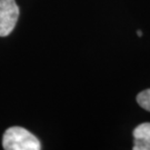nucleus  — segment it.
<instances>
[{
	"label": "nucleus",
	"mask_w": 150,
	"mask_h": 150,
	"mask_svg": "<svg viewBox=\"0 0 150 150\" xmlns=\"http://www.w3.org/2000/svg\"><path fill=\"white\" fill-rule=\"evenodd\" d=\"M137 35H138L139 37H141V36H142V32L140 31V30H138V31H137Z\"/></svg>",
	"instance_id": "obj_5"
},
{
	"label": "nucleus",
	"mask_w": 150,
	"mask_h": 150,
	"mask_svg": "<svg viewBox=\"0 0 150 150\" xmlns=\"http://www.w3.org/2000/svg\"><path fill=\"white\" fill-rule=\"evenodd\" d=\"M137 102L141 108H144L147 111H150V89L141 91L137 96Z\"/></svg>",
	"instance_id": "obj_4"
},
{
	"label": "nucleus",
	"mask_w": 150,
	"mask_h": 150,
	"mask_svg": "<svg viewBox=\"0 0 150 150\" xmlns=\"http://www.w3.org/2000/svg\"><path fill=\"white\" fill-rule=\"evenodd\" d=\"M19 7L15 0H0V37H7L15 29Z\"/></svg>",
	"instance_id": "obj_2"
},
{
	"label": "nucleus",
	"mask_w": 150,
	"mask_h": 150,
	"mask_svg": "<svg viewBox=\"0 0 150 150\" xmlns=\"http://www.w3.org/2000/svg\"><path fill=\"white\" fill-rule=\"evenodd\" d=\"M2 147L6 150H39L41 145L38 138L21 127H10L2 137Z\"/></svg>",
	"instance_id": "obj_1"
},
{
	"label": "nucleus",
	"mask_w": 150,
	"mask_h": 150,
	"mask_svg": "<svg viewBox=\"0 0 150 150\" xmlns=\"http://www.w3.org/2000/svg\"><path fill=\"white\" fill-rule=\"evenodd\" d=\"M134 150H150V122H145L134 130Z\"/></svg>",
	"instance_id": "obj_3"
}]
</instances>
